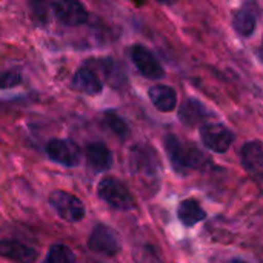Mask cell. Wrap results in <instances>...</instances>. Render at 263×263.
I'll use <instances>...</instances> for the list:
<instances>
[{
    "instance_id": "obj_1",
    "label": "cell",
    "mask_w": 263,
    "mask_h": 263,
    "mask_svg": "<svg viewBox=\"0 0 263 263\" xmlns=\"http://www.w3.org/2000/svg\"><path fill=\"white\" fill-rule=\"evenodd\" d=\"M163 145L171 165L179 173L200 170L208 162V157L196 145L186 143L174 134H168Z\"/></svg>"
},
{
    "instance_id": "obj_22",
    "label": "cell",
    "mask_w": 263,
    "mask_h": 263,
    "mask_svg": "<svg viewBox=\"0 0 263 263\" xmlns=\"http://www.w3.org/2000/svg\"><path fill=\"white\" fill-rule=\"evenodd\" d=\"M20 82H22V77L17 71H0V89L17 86Z\"/></svg>"
},
{
    "instance_id": "obj_4",
    "label": "cell",
    "mask_w": 263,
    "mask_h": 263,
    "mask_svg": "<svg viewBox=\"0 0 263 263\" xmlns=\"http://www.w3.org/2000/svg\"><path fill=\"white\" fill-rule=\"evenodd\" d=\"M49 203L59 217L65 222L76 223L85 217V205L83 202L68 191H52L49 196Z\"/></svg>"
},
{
    "instance_id": "obj_17",
    "label": "cell",
    "mask_w": 263,
    "mask_h": 263,
    "mask_svg": "<svg viewBox=\"0 0 263 263\" xmlns=\"http://www.w3.org/2000/svg\"><path fill=\"white\" fill-rule=\"evenodd\" d=\"M177 217L182 222V225L193 228L194 225L206 219V211L200 206V203L196 199H185L180 202L177 208Z\"/></svg>"
},
{
    "instance_id": "obj_10",
    "label": "cell",
    "mask_w": 263,
    "mask_h": 263,
    "mask_svg": "<svg viewBox=\"0 0 263 263\" xmlns=\"http://www.w3.org/2000/svg\"><path fill=\"white\" fill-rule=\"evenodd\" d=\"M259 20V6L254 0L245 2L233 17V26L242 37H251L256 31Z\"/></svg>"
},
{
    "instance_id": "obj_5",
    "label": "cell",
    "mask_w": 263,
    "mask_h": 263,
    "mask_svg": "<svg viewBox=\"0 0 263 263\" xmlns=\"http://www.w3.org/2000/svg\"><path fill=\"white\" fill-rule=\"evenodd\" d=\"M200 140L210 151L223 154L231 148L234 133L222 123H205L200 126Z\"/></svg>"
},
{
    "instance_id": "obj_24",
    "label": "cell",
    "mask_w": 263,
    "mask_h": 263,
    "mask_svg": "<svg viewBox=\"0 0 263 263\" xmlns=\"http://www.w3.org/2000/svg\"><path fill=\"white\" fill-rule=\"evenodd\" d=\"M231 263H248V262H245V260H242V259H234Z\"/></svg>"
},
{
    "instance_id": "obj_7",
    "label": "cell",
    "mask_w": 263,
    "mask_h": 263,
    "mask_svg": "<svg viewBox=\"0 0 263 263\" xmlns=\"http://www.w3.org/2000/svg\"><path fill=\"white\" fill-rule=\"evenodd\" d=\"M129 57L137 71L149 80H159L165 76L163 66L159 63L156 55L143 45H133L129 48Z\"/></svg>"
},
{
    "instance_id": "obj_3",
    "label": "cell",
    "mask_w": 263,
    "mask_h": 263,
    "mask_svg": "<svg viewBox=\"0 0 263 263\" xmlns=\"http://www.w3.org/2000/svg\"><path fill=\"white\" fill-rule=\"evenodd\" d=\"M99 197L114 210L129 211L136 208V199L128 186L116 177H103L97 186Z\"/></svg>"
},
{
    "instance_id": "obj_11",
    "label": "cell",
    "mask_w": 263,
    "mask_h": 263,
    "mask_svg": "<svg viewBox=\"0 0 263 263\" xmlns=\"http://www.w3.org/2000/svg\"><path fill=\"white\" fill-rule=\"evenodd\" d=\"M242 166L256 177H260L263 173V146L260 140L247 142L240 149Z\"/></svg>"
},
{
    "instance_id": "obj_23",
    "label": "cell",
    "mask_w": 263,
    "mask_h": 263,
    "mask_svg": "<svg viewBox=\"0 0 263 263\" xmlns=\"http://www.w3.org/2000/svg\"><path fill=\"white\" fill-rule=\"evenodd\" d=\"M156 2H159V3H163V5H171V3H174L176 0H156Z\"/></svg>"
},
{
    "instance_id": "obj_6",
    "label": "cell",
    "mask_w": 263,
    "mask_h": 263,
    "mask_svg": "<svg viewBox=\"0 0 263 263\" xmlns=\"http://www.w3.org/2000/svg\"><path fill=\"white\" fill-rule=\"evenodd\" d=\"M88 248L96 254L112 257L120 253L122 243L116 231H112L106 225H97L88 239Z\"/></svg>"
},
{
    "instance_id": "obj_16",
    "label": "cell",
    "mask_w": 263,
    "mask_h": 263,
    "mask_svg": "<svg viewBox=\"0 0 263 263\" xmlns=\"http://www.w3.org/2000/svg\"><path fill=\"white\" fill-rule=\"evenodd\" d=\"M210 116L211 112L208 111V108L196 99L185 100L179 109V117L186 126H196L199 123H203Z\"/></svg>"
},
{
    "instance_id": "obj_14",
    "label": "cell",
    "mask_w": 263,
    "mask_h": 263,
    "mask_svg": "<svg viewBox=\"0 0 263 263\" xmlns=\"http://www.w3.org/2000/svg\"><path fill=\"white\" fill-rule=\"evenodd\" d=\"M86 162L88 166L96 171V173H103L108 171L112 166V153L105 143L94 142L86 146Z\"/></svg>"
},
{
    "instance_id": "obj_13",
    "label": "cell",
    "mask_w": 263,
    "mask_h": 263,
    "mask_svg": "<svg viewBox=\"0 0 263 263\" xmlns=\"http://www.w3.org/2000/svg\"><path fill=\"white\" fill-rule=\"evenodd\" d=\"M0 257L15 263H34L37 260V251L17 240H0Z\"/></svg>"
},
{
    "instance_id": "obj_9",
    "label": "cell",
    "mask_w": 263,
    "mask_h": 263,
    "mask_svg": "<svg viewBox=\"0 0 263 263\" xmlns=\"http://www.w3.org/2000/svg\"><path fill=\"white\" fill-rule=\"evenodd\" d=\"M55 18L65 26H80L88 22L89 14L80 0H59L52 6Z\"/></svg>"
},
{
    "instance_id": "obj_15",
    "label": "cell",
    "mask_w": 263,
    "mask_h": 263,
    "mask_svg": "<svg viewBox=\"0 0 263 263\" xmlns=\"http://www.w3.org/2000/svg\"><path fill=\"white\" fill-rule=\"evenodd\" d=\"M148 96L160 112H171L177 106V92L170 85H154L149 88Z\"/></svg>"
},
{
    "instance_id": "obj_2",
    "label": "cell",
    "mask_w": 263,
    "mask_h": 263,
    "mask_svg": "<svg viewBox=\"0 0 263 263\" xmlns=\"http://www.w3.org/2000/svg\"><path fill=\"white\" fill-rule=\"evenodd\" d=\"M131 171L136 177L146 183H153L159 180V174L162 170L157 153L148 145H137L131 149L129 156Z\"/></svg>"
},
{
    "instance_id": "obj_12",
    "label": "cell",
    "mask_w": 263,
    "mask_h": 263,
    "mask_svg": "<svg viewBox=\"0 0 263 263\" xmlns=\"http://www.w3.org/2000/svg\"><path fill=\"white\" fill-rule=\"evenodd\" d=\"M71 85L74 89H77L83 94H88V96H99L103 91V82L96 74V71L91 69L89 66L79 68L72 77Z\"/></svg>"
},
{
    "instance_id": "obj_18",
    "label": "cell",
    "mask_w": 263,
    "mask_h": 263,
    "mask_svg": "<svg viewBox=\"0 0 263 263\" xmlns=\"http://www.w3.org/2000/svg\"><path fill=\"white\" fill-rule=\"evenodd\" d=\"M100 69L103 71L105 80L112 86V88H123L128 82L125 71L122 68L120 63H117V60L114 59H103L99 63Z\"/></svg>"
},
{
    "instance_id": "obj_8",
    "label": "cell",
    "mask_w": 263,
    "mask_h": 263,
    "mask_svg": "<svg viewBox=\"0 0 263 263\" xmlns=\"http://www.w3.org/2000/svg\"><path fill=\"white\" fill-rule=\"evenodd\" d=\"M46 154L48 157L63 166L74 168L80 163L82 151L77 143L68 139H52L46 145Z\"/></svg>"
},
{
    "instance_id": "obj_19",
    "label": "cell",
    "mask_w": 263,
    "mask_h": 263,
    "mask_svg": "<svg viewBox=\"0 0 263 263\" xmlns=\"http://www.w3.org/2000/svg\"><path fill=\"white\" fill-rule=\"evenodd\" d=\"M103 120L105 125L119 137V139H125L129 134V126L128 123L114 111V109H108L103 112Z\"/></svg>"
},
{
    "instance_id": "obj_20",
    "label": "cell",
    "mask_w": 263,
    "mask_h": 263,
    "mask_svg": "<svg viewBox=\"0 0 263 263\" xmlns=\"http://www.w3.org/2000/svg\"><path fill=\"white\" fill-rule=\"evenodd\" d=\"M46 263H76V256L66 245L55 243L48 251Z\"/></svg>"
},
{
    "instance_id": "obj_21",
    "label": "cell",
    "mask_w": 263,
    "mask_h": 263,
    "mask_svg": "<svg viewBox=\"0 0 263 263\" xmlns=\"http://www.w3.org/2000/svg\"><path fill=\"white\" fill-rule=\"evenodd\" d=\"M29 9H31V15L40 22V23H46L49 20V5L45 0H29Z\"/></svg>"
}]
</instances>
